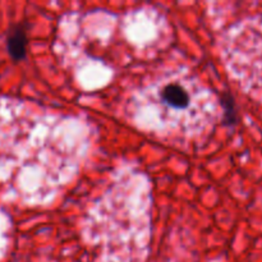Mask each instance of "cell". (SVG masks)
Returning a JSON list of instances; mask_svg holds the SVG:
<instances>
[{
    "label": "cell",
    "mask_w": 262,
    "mask_h": 262,
    "mask_svg": "<svg viewBox=\"0 0 262 262\" xmlns=\"http://www.w3.org/2000/svg\"><path fill=\"white\" fill-rule=\"evenodd\" d=\"M224 104L186 68L158 74L135 90L127 115L142 132L173 143L197 142L214 130Z\"/></svg>",
    "instance_id": "2"
},
{
    "label": "cell",
    "mask_w": 262,
    "mask_h": 262,
    "mask_svg": "<svg viewBox=\"0 0 262 262\" xmlns=\"http://www.w3.org/2000/svg\"><path fill=\"white\" fill-rule=\"evenodd\" d=\"M219 50L234 83L251 99L262 101V15L230 26L222 36Z\"/></svg>",
    "instance_id": "3"
},
{
    "label": "cell",
    "mask_w": 262,
    "mask_h": 262,
    "mask_svg": "<svg viewBox=\"0 0 262 262\" xmlns=\"http://www.w3.org/2000/svg\"><path fill=\"white\" fill-rule=\"evenodd\" d=\"M7 49L10 58L15 61L23 60L26 58L27 49V35L23 26L15 25L10 28L7 36Z\"/></svg>",
    "instance_id": "4"
},
{
    "label": "cell",
    "mask_w": 262,
    "mask_h": 262,
    "mask_svg": "<svg viewBox=\"0 0 262 262\" xmlns=\"http://www.w3.org/2000/svg\"><path fill=\"white\" fill-rule=\"evenodd\" d=\"M152 235V184L119 166L81 220V237L97 262H146Z\"/></svg>",
    "instance_id": "1"
}]
</instances>
